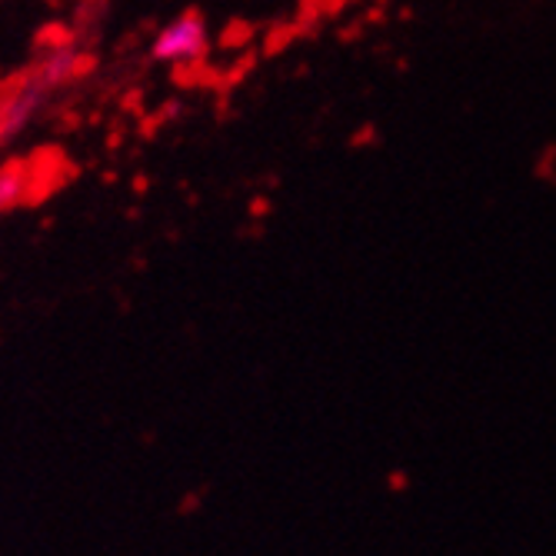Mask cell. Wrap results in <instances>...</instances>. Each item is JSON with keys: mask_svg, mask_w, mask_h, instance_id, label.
I'll list each match as a JSON object with an SVG mask.
<instances>
[{"mask_svg": "<svg viewBox=\"0 0 556 556\" xmlns=\"http://www.w3.org/2000/svg\"><path fill=\"white\" fill-rule=\"evenodd\" d=\"M77 71H80L77 54H71V50H58V54H50V58L37 67V77H40L50 90H58L61 84L74 80Z\"/></svg>", "mask_w": 556, "mask_h": 556, "instance_id": "3", "label": "cell"}, {"mask_svg": "<svg viewBox=\"0 0 556 556\" xmlns=\"http://www.w3.org/2000/svg\"><path fill=\"white\" fill-rule=\"evenodd\" d=\"M47 93H50V87L37 74L30 80H24L17 90H11L4 97V104H0V140H8L24 130L30 124V117L40 111Z\"/></svg>", "mask_w": 556, "mask_h": 556, "instance_id": "2", "label": "cell"}, {"mask_svg": "<svg viewBox=\"0 0 556 556\" xmlns=\"http://www.w3.org/2000/svg\"><path fill=\"white\" fill-rule=\"evenodd\" d=\"M204 50H207V24L197 14H180L154 40V58L164 64H190L197 58H204Z\"/></svg>", "mask_w": 556, "mask_h": 556, "instance_id": "1", "label": "cell"}, {"mask_svg": "<svg viewBox=\"0 0 556 556\" xmlns=\"http://www.w3.org/2000/svg\"><path fill=\"white\" fill-rule=\"evenodd\" d=\"M24 193H27V174L21 167L0 170V214L11 211L14 204H21Z\"/></svg>", "mask_w": 556, "mask_h": 556, "instance_id": "4", "label": "cell"}]
</instances>
